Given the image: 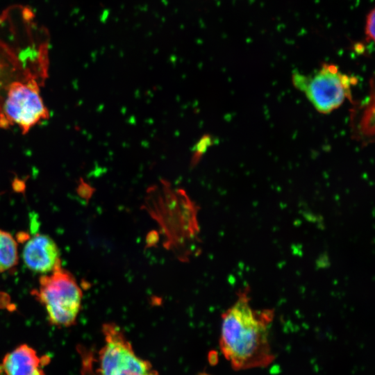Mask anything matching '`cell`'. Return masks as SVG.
Returning a JSON list of instances; mask_svg holds the SVG:
<instances>
[{
	"instance_id": "1",
	"label": "cell",
	"mask_w": 375,
	"mask_h": 375,
	"mask_svg": "<svg viewBox=\"0 0 375 375\" xmlns=\"http://www.w3.org/2000/svg\"><path fill=\"white\" fill-rule=\"evenodd\" d=\"M249 292L248 286L240 290L222 315L219 347L235 370L267 367L274 359L269 341L274 310L254 309Z\"/></svg>"
},
{
	"instance_id": "2",
	"label": "cell",
	"mask_w": 375,
	"mask_h": 375,
	"mask_svg": "<svg viewBox=\"0 0 375 375\" xmlns=\"http://www.w3.org/2000/svg\"><path fill=\"white\" fill-rule=\"evenodd\" d=\"M33 294L44 307L52 324L65 327L74 324L83 293L74 276L61 265L42 276Z\"/></svg>"
},
{
	"instance_id": "3",
	"label": "cell",
	"mask_w": 375,
	"mask_h": 375,
	"mask_svg": "<svg viewBox=\"0 0 375 375\" xmlns=\"http://www.w3.org/2000/svg\"><path fill=\"white\" fill-rule=\"evenodd\" d=\"M292 83L318 112L328 114L351 99V88L357 78L342 73L335 65L324 63L308 75L294 73Z\"/></svg>"
},
{
	"instance_id": "4",
	"label": "cell",
	"mask_w": 375,
	"mask_h": 375,
	"mask_svg": "<svg viewBox=\"0 0 375 375\" xmlns=\"http://www.w3.org/2000/svg\"><path fill=\"white\" fill-rule=\"evenodd\" d=\"M102 331L105 344L97 353L93 375H159L148 360L136 355L119 326L106 323Z\"/></svg>"
},
{
	"instance_id": "5",
	"label": "cell",
	"mask_w": 375,
	"mask_h": 375,
	"mask_svg": "<svg viewBox=\"0 0 375 375\" xmlns=\"http://www.w3.org/2000/svg\"><path fill=\"white\" fill-rule=\"evenodd\" d=\"M48 117V110L34 78L10 83L0 101V124L17 125L24 133Z\"/></svg>"
},
{
	"instance_id": "6",
	"label": "cell",
	"mask_w": 375,
	"mask_h": 375,
	"mask_svg": "<svg viewBox=\"0 0 375 375\" xmlns=\"http://www.w3.org/2000/svg\"><path fill=\"white\" fill-rule=\"evenodd\" d=\"M26 266L31 271L49 274L61 265L60 251L47 235L36 234L26 241L22 251Z\"/></svg>"
},
{
	"instance_id": "7",
	"label": "cell",
	"mask_w": 375,
	"mask_h": 375,
	"mask_svg": "<svg viewBox=\"0 0 375 375\" xmlns=\"http://www.w3.org/2000/svg\"><path fill=\"white\" fill-rule=\"evenodd\" d=\"M27 344H22L7 353L0 365V374L5 375H44L40 368L44 361Z\"/></svg>"
},
{
	"instance_id": "8",
	"label": "cell",
	"mask_w": 375,
	"mask_h": 375,
	"mask_svg": "<svg viewBox=\"0 0 375 375\" xmlns=\"http://www.w3.org/2000/svg\"><path fill=\"white\" fill-rule=\"evenodd\" d=\"M360 108L358 122L354 123L353 130L358 138L363 141L369 142L373 139L374 128V92L373 88L369 99Z\"/></svg>"
},
{
	"instance_id": "9",
	"label": "cell",
	"mask_w": 375,
	"mask_h": 375,
	"mask_svg": "<svg viewBox=\"0 0 375 375\" xmlns=\"http://www.w3.org/2000/svg\"><path fill=\"white\" fill-rule=\"evenodd\" d=\"M17 262L16 240L10 233L0 229V273L10 269Z\"/></svg>"
},
{
	"instance_id": "10",
	"label": "cell",
	"mask_w": 375,
	"mask_h": 375,
	"mask_svg": "<svg viewBox=\"0 0 375 375\" xmlns=\"http://www.w3.org/2000/svg\"><path fill=\"white\" fill-rule=\"evenodd\" d=\"M215 139L209 133L203 134L195 144L191 160L190 161V168L194 169L198 165L202 159L203 156L206 153L208 149L213 145Z\"/></svg>"
},
{
	"instance_id": "11",
	"label": "cell",
	"mask_w": 375,
	"mask_h": 375,
	"mask_svg": "<svg viewBox=\"0 0 375 375\" xmlns=\"http://www.w3.org/2000/svg\"><path fill=\"white\" fill-rule=\"evenodd\" d=\"M374 9H372L366 17L365 33L366 40L371 42L374 40Z\"/></svg>"
}]
</instances>
